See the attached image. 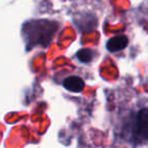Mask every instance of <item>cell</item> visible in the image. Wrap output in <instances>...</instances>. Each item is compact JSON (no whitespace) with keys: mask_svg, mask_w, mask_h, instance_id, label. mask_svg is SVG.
I'll return each instance as SVG.
<instances>
[{"mask_svg":"<svg viewBox=\"0 0 148 148\" xmlns=\"http://www.w3.org/2000/svg\"><path fill=\"white\" fill-rule=\"evenodd\" d=\"M136 134L141 139L148 141V108L140 110L135 119Z\"/></svg>","mask_w":148,"mask_h":148,"instance_id":"6da1fadb","label":"cell"},{"mask_svg":"<svg viewBox=\"0 0 148 148\" xmlns=\"http://www.w3.org/2000/svg\"><path fill=\"white\" fill-rule=\"evenodd\" d=\"M128 43H129V40L126 36H116L107 42L106 47L110 52H118L125 49L128 46Z\"/></svg>","mask_w":148,"mask_h":148,"instance_id":"7a4b0ae2","label":"cell"},{"mask_svg":"<svg viewBox=\"0 0 148 148\" xmlns=\"http://www.w3.org/2000/svg\"><path fill=\"white\" fill-rule=\"evenodd\" d=\"M84 81L78 76H70L67 77L63 81V86L67 90L71 92H81L82 89L84 88Z\"/></svg>","mask_w":148,"mask_h":148,"instance_id":"3957f363","label":"cell"},{"mask_svg":"<svg viewBox=\"0 0 148 148\" xmlns=\"http://www.w3.org/2000/svg\"><path fill=\"white\" fill-rule=\"evenodd\" d=\"M77 58L80 60L81 62L84 63H88L92 60V52L89 49H82L78 51L77 53Z\"/></svg>","mask_w":148,"mask_h":148,"instance_id":"277c9868","label":"cell"}]
</instances>
